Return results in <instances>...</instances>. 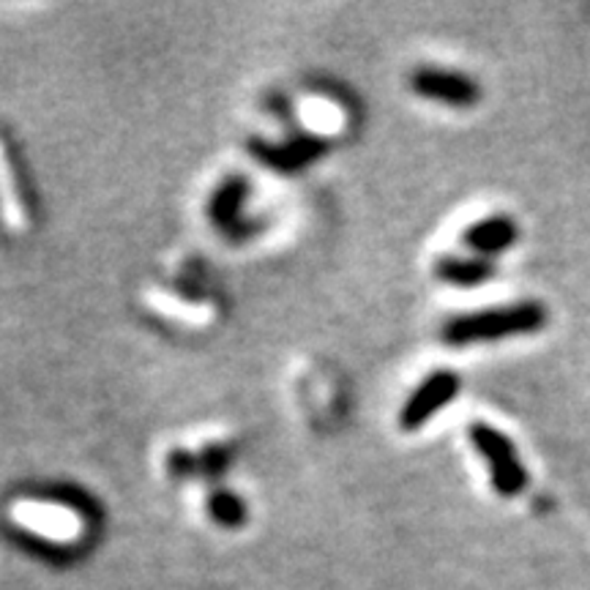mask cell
I'll return each mask as SVG.
<instances>
[{"instance_id":"cell-1","label":"cell","mask_w":590,"mask_h":590,"mask_svg":"<svg viewBox=\"0 0 590 590\" xmlns=\"http://www.w3.org/2000/svg\"><path fill=\"white\" fill-rule=\"evenodd\" d=\"M547 320V312L536 301H520V304L495 306V309L473 312V315L454 317L442 328V339L448 345H473V342H498V339L536 334Z\"/></svg>"},{"instance_id":"cell-2","label":"cell","mask_w":590,"mask_h":590,"mask_svg":"<svg viewBox=\"0 0 590 590\" xmlns=\"http://www.w3.org/2000/svg\"><path fill=\"white\" fill-rule=\"evenodd\" d=\"M470 440H473L476 451L487 459L492 487H495L498 495L503 498L520 495V492L527 487V470L522 468L512 440H509L503 433H498L495 427L481 422H476L473 427H470Z\"/></svg>"},{"instance_id":"cell-3","label":"cell","mask_w":590,"mask_h":590,"mask_svg":"<svg viewBox=\"0 0 590 590\" xmlns=\"http://www.w3.org/2000/svg\"><path fill=\"white\" fill-rule=\"evenodd\" d=\"M457 391H459V378L451 372V369H438V372L429 374V378L413 391L407 405L402 407L400 416L402 429L413 433V429L424 427L435 413L442 411V407L457 396Z\"/></svg>"},{"instance_id":"cell-4","label":"cell","mask_w":590,"mask_h":590,"mask_svg":"<svg viewBox=\"0 0 590 590\" xmlns=\"http://www.w3.org/2000/svg\"><path fill=\"white\" fill-rule=\"evenodd\" d=\"M413 90L424 99L442 101V105L454 107H470L479 101V85L470 77L457 72H442V69H422L413 74Z\"/></svg>"},{"instance_id":"cell-5","label":"cell","mask_w":590,"mask_h":590,"mask_svg":"<svg viewBox=\"0 0 590 590\" xmlns=\"http://www.w3.org/2000/svg\"><path fill=\"white\" fill-rule=\"evenodd\" d=\"M323 145L317 138H295L285 145H269V143H254L252 151L269 167L280 170V173H295V170L306 167L315 162L323 153Z\"/></svg>"},{"instance_id":"cell-6","label":"cell","mask_w":590,"mask_h":590,"mask_svg":"<svg viewBox=\"0 0 590 590\" xmlns=\"http://www.w3.org/2000/svg\"><path fill=\"white\" fill-rule=\"evenodd\" d=\"M516 241V225L509 217H490L465 230V243L479 254H501Z\"/></svg>"},{"instance_id":"cell-7","label":"cell","mask_w":590,"mask_h":590,"mask_svg":"<svg viewBox=\"0 0 590 590\" xmlns=\"http://www.w3.org/2000/svg\"><path fill=\"white\" fill-rule=\"evenodd\" d=\"M0 219L9 230H28V208L20 195V186H17V175L3 140H0Z\"/></svg>"},{"instance_id":"cell-8","label":"cell","mask_w":590,"mask_h":590,"mask_svg":"<svg viewBox=\"0 0 590 590\" xmlns=\"http://www.w3.org/2000/svg\"><path fill=\"white\" fill-rule=\"evenodd\" d=\"M435 276L454 287H476L484 285L490 276H495V265L487 258H442L438 265H435Z\"/></svg>"},{"instance_id":"cell-9","label":"cell","mask_w":590,"mask_h":590,"mask_svg":"<svg viewBox=\"0 0 590 590\" xmlns=\"http://www.w3.org/2000/svg\"><path fill=\"white\" fill-rule=\"evenodd\" d=\"M14 520L31 527V531L47 533V536H61L69 525V514L58 512L53 506H39V503H17Z\"/></svg>"},{"instance_id":"cell-10","label":"cell","mask_w":590,"mask_h":590,"mask_svg":"<svg viewBox=\"0 0 590 590\" xmlns=\"http://www.w3.org/2000/svg\"><path fill=\"white\" fill-rule=\"evenodd\" d=\"M243 195H247V186L243 181L230 178L225 186L214 195L211 200V219L217 221L219 227H232L238 221V214H241L243 206Z\"/></svg>"},{"instance_id":"cell-11","label":"cell","mask_w":590,"mask_h":590,"mask_svg":"<svg viewBox=\"0 0 590 590\" xmlns=\"http://www.w3.org/2000/svg\"><path fill=\"white\" fill-rule=\"evenodd\" d=\"M208 509H211L214 520L225 527H236L238 522H243V503L230 492H214Z\"/></svg>"}]
</instances>
